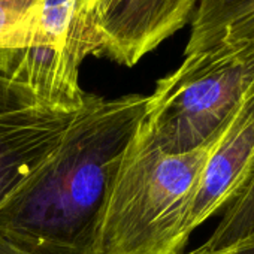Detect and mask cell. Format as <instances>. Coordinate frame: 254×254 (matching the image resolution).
Here are the masks:
<instances>
[{
	"label": "cell",
	"instance_id": "6da1fadb",
	"mask_svg": "<svg viewBox=\"0 0 254 254\" xmlns=\"http://www.w3.org/2000/svg\"><path fill=\"white\" fill-rule=\"evenodd\" d=\"M145 106L141 94H88L53 154L0 203V238L29 254H96L109 190Z\"/></svg>",
	"mask_w": 254,
	"mask_h": 254
},
{
	"label": "cell",
	"instance_id": "7a4b0ae2",
	"mask_svg": "<svg viewBox=\"0 0 254 254\" xmlns=\"http://www.w3.org/2000/svg\"><path fill=\"white\" fill-rule=\"evenodd\" d=\"M217 138L172 154L141 123L109 190L96 254H181L191 235L189 217L196 187Z\"/></svg>",
	"mask_w": 254,
	"mask_h": 254
},
{
	"label": "cell",
	"instance_id": "3957f363",
	"mask_svg": "<svg viewBox=\"0 0 254 254\" xmlns=\"http://www.w3.org/2000/svg\"><path fill=\"white\" fill-rule=\"evenodd\" d=\"M254 91V32L191 51L147 96L144 129L166 153L212 142Z\"/></svg>",
	"mask_w": 254,
	"mask_h": 254
},
{
	"label": "cell",
	"instance_id": "277c9868",
	"mask_svg": "<svg viewBox=\"0 0 254 254\" xmlns=\"http://www.w3.org/2000/svg\"><path fill=\"white\" fill-rule=\"evenodd\" d=\"M100 50L93 0H41L29 44L20 50H2L0 63L42 106L72 112L88 99L79 87V67Z\"/></svg>",
	"mask_w": 254,
	"mask_h": 254
},
{
	"label": "cell",
	"instance_id": "5b68a950",
	"mask_svg": "<svg viewBox=\"0 0 254 254\" xmlns=\"http://www.w3.org/2000/svg\"><path fill=\"white\" fill-rule=\"evenodd\" d=\"M197 0H115L100 21L99 56L132 67L191 20Z\"/></svg>",
	"mask_w": 254,
	"mask_h": 254
},
{
	"label": "cell",
	"instance_id": "8992f818",
	"mask_svg": "<svg viewBox=\"0 0 254 254\" xmlns=\"http://www.w3.org/2000/svg\"><path fill=\"white\" fill-rule=\"evenodd\" d=\"M254 166V91L214 142L189 217L190 233L226 206Z\"/></svg>",
	"mask_w": 254,
	"mask_h": 254
},
{
	"label": "cell",
	"instance_id": "52a82bcc",
	"mask_svg": "<svg viewBox=\"0 0 254 254\" xmlns=\"http://www.w3.org/2000/svg\"><path fill=\"white\" fill-rule=\"evenodd\" d=\"M78 112L39 105L0 115V203L53 154Z\"/></svg>",
	"mask_w": 254,
	"mask_h": 254
},
{
	"label": "cell",
	"instance_id": "ba28073f",
	"mask_svg": "<svg viewBox=\"0 0 254 254\" xmlns=\"http://www.w3.org/2000/svg\"><path fill=\"white\" fill-rule=\"evenodd\" d=\"M254 32V0H197L186 51L206 47L226 35Z\"/></svg>",
	"mask_w": 254,
	"mask_h": 254
},
{
	"label": "cell",
	"instance_id": "9c48e42d",
	"mask_svg": "<svg viewBox=\"0 0 254 254\" xmlns=\"http://www.w3.org/2000/svg\"><path fill=\"white\" fill-rule=\"evenodd\" d=\"M251 235H254V166L223 208V217L211 236L197 250H218Z\"/></svg>",
	"mask_w": 254,
	"mask_h": 254
},
{
	"label": "cell",
	"instance_id": "30bf717a",
	"mask_svg": "<svg viewBox=\"0 0 254 254\" xmlns=\"http://www.w3.org/2000/svg\"><path fill=\"white\" fill-rule=\"evenodd\" d=\"M39 5L41 0H0V51L29 44Z\"/></svg>",
	"mask_w": 254,
	"mask_h": 254
},
{
	"label": "cell",
	"instance_id": "8fae6325",
	"mask_svg": "<svg viewBox=\"0 0 254 254\" xmlns=\"http://www.w3.org/2000/svg\"><path fill=\"white\" fill-rule=\"evenodd\" d=\"M36 96L23 84L14 81L0 64V115L39 106ZM42 106V105H41Z\"/></svg>",
	"mask_w": 254,
	"mask_h": 254
},
{
	"label": "cell",
	"instance_id": "7c38bea8",
	"mask_svg": "<svg viewBox=\"0 0 254 254\" xmlns=\"http://www.w3.org/2000/svg\"><path fill=\"white\" fill-rule=\"evenodd\" d=\"M183 254H254V235L239 239V241H236L230 245H226L223 248H218V250L200 251V250L194 248V250H191L189 253H183Z\"/></svg>",
	"mask_w": 254,
	"mask_h": 254
},
{
	"label": "cell",
	"instance_id": "4fadbf2b",
	"mask_svg": "<svg viewBox=\"0 0 254 254\" xmlns=\"http://www.w3.org/2000/svg\"><path fill=\"white\" fill-rule=\"evenodd\" d=\"M114 2H115V0H93L94 12H96V18H97V26H100V21L103 20L106 12L111 9Z\"/></svg>",
	"mask_w": 254,
	"mask_h": 254
},
{
	"label": "cell",
	"instance_id": "5bb4252c",
	"mask_svg": "<svg viewBox=\"0 0 254 254\" xmlns=\"http://www.w3.org/2000/svg\"><path fill=\"white\" fill-rule=\"evenodd\" d=\"M0 254H29V253L14 247L12 244H9L5 239L0 238Z\"/></svg>",
	"mask_w": 254,
	"mask_h": 254
}]
</instances>
